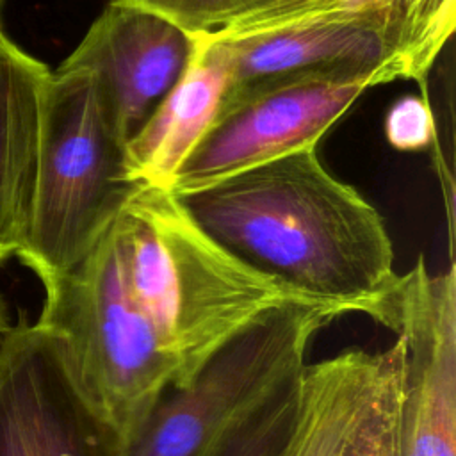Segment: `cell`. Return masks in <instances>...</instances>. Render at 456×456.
<instances>
[{
	"mask_svg": "<svg viewBox=\"0 0 456 456\" xmlns=\"http://www.w3.org/2000/svg\"><path fill=\"white\" fill-rule=\"evenodd\" d=\"M41 283L36 322L62 340L80 385L125 438L249 324L310 301L244 265L157 187H142L77 267Z\"/></svg>",
	"mask_w": 456,
	"mask_h": 456,
	"instance_id": "1",
	"label": "cell"
},
{
	"mask_svg": "<svg viewBox=\"0 0 456 456\" xmlns=\"http://www.w3.org/2000/svg\"><path fill=\"white\" fill-rule=\"evenodd\" d=\"M189 217L249 269L299 297L378 319L392 289L379 212L306 146L175 194Z\"/></svg>",
	"mask_w": 456,
	"mask_h": 456,
	"instance_id": "2",
	"label": "cell"
},
{
	"mask_svg": "<svg viewBox=\"0 0 456 456\" xmlns=\"http://www.w3.org/2000/svg\"><path fill=\"white\" fill-rule=\"evenodd\" d=\"M141 189L93 75L55 69L45 89L30 223L16 256L41 281L71 271Z\"/></svg>",
	"mask_w": 456,
	"mask_h": 456,
	"instance_id": "3",
	"label": "cell"
},
{
	"mask_svg": "<svg viewBox=\"0 0 456 456\" xmlns=\"http://www.w3.org/2000/svg\"><path fill=\"white\" fill-rule=\"evenodd\" d=\"M454 23L456 0H440L415 9L322 16L210 43L230 69L224 98L294 77H328L369 89L424 78L454 34Z\"/></svg>",
	"mask_w": 456,
	"mask_h": 456,
	"instance_id": "4",
	"label": "cell"
},
{
	"mask_svg": "<svg viewBox=\"0 0 456 456\" xmlns=\"http://www.w3.org/2000/svg\"><path fill=\"white\" fill-rule=\"evenodd\" d=\"M346 315L292 301L249 324L178 388L166 390L126 436L128 456H200L226 428L306 365L315 335Z\"/></svg>",
	"mask_w": 456,
	"mask_h": 456,
	"instance_id": "5",
	"label": "cell"
},
{
	"mask_svg": "<svg viewBox=\"0 0 456 456\" xmlns=\"http://www.w3.org/2000/svg\"><path fill=\"white\" fill-rule=\"evenodd\" d=\"M0 456H128L62 340L39 322L16 324L0 362Z\"/></svg>",
	"mask_w": 456,
	"mask_h": 456,
	"instance_id": "6",
	"label": "cell"
},
{
	"mask_svg": "<svg viewBox=\"0 0 456 456\" xmlns=\"http://www.w3.org/2000/svg\"><path fill=\"white\" fill-rule=\"evenodd\" d=\"M376 322L403 344L401 456H456V273L422 256L397 274Z\"/></svg>",
	"mask_w": 456,
	"mask_h": 456,
	"instance_id": "7",
	"label": "cell"
},
{
	"mask_svg": "<svg viewBox=\"0 0 456 456\" xmlns=\"http://www.w3.org/2000/svg\"><path fill=\"white\" fill-rule=\"evenodd\" d=\"M367 87L328 77H294L223 100L221 110L171 182L183 194L306 146H317Z\"/></svg>",
	"mask_w": 456,
	"mask_h": 456,
	"instance_id": "8",
	"label": "cell"
},
{
	"mask_svg": "<svg viewBox=\"0 0 456 456\" xmlns=\"http://www.w3.org/2000/svg\"><path fill=\"white\" fill-rule=\"evenodd\" d=\"M196 39L169 20L109 2L57 69L93 75L110 123L126 144L191 64Z\"/></svg>",
	"mask_w": 456,
	"mask_h": 456,
	"instance_id": "9",
	"label": "cell"
},
{
	"mask_svg": "<svg viewBox=\"0 0 456 456\" xmlns=\"http://www.w3.org/2000/svg\"><path fill=\"white\" fill-rule=\"evenodd\" d=\"M50 75L43 62L0 37V262L16 255L28 230Z\"/></svg>",
	"mask_w": 456,
	"mask_h": 456,
	"instance_id": "10",
	"label": "cell"
},
{
	"mask_svg": "<svg viewBox=\"0 0 456 456\" xmlns=\"http://www.w3.org/2000/svg\"><path fill=\"white\" fill-rule=\"evenodd\" d=\"M228 86L230 69L219 46L196 39L178 84L125 144L128 176L142 187L169 191L180 164L221 110Z\"/></svg>",
	"mask_w": 456,
	"mask_h": 456,
	"instance_id": "11",
	"label": "cell"
},
{
	"mask_svg": "<svg viewBox=\"0 0 456 456\" xmlns=\"http://www.w3.org/2000/svg\"><path fill=\"white\" fill-rule=\"evenodd\" d=\"M387 351L347 347L306 363L292 433L280 456H342L378 388Z\"/></svg>",
	"mask_w": 456,
	"mask_h": 456,
	"instance_id": "12",
	"label": "cell"
},
{
	"mask_svg": "<svg viewBox=\"0 0 456 456\" xmlns=\"http://www.w3.org/2000/svg\"><path fill=\"white\" fill-rule=\"evenodd\" d=\"M303 369L226 428L200 456H280L296 422Z\"/></svg>",
	"mask_w": 456,
	"mask_h": 456,
	"instance_id": "13",
	"label": "cell"
},
{
	"mask_svg": "<svg viewBox=\"0 0 456 456\" xmlns=\"http://www.w3.org/2000/svg\"><path fill=\"white\" fill-rule=\"evenodd\" d=\"M435 2L440 0H264L219 34L198 39L230 41L322 16L363 14L387 9H415Z\"/></svg>",
	"mask_w": 456,
	"mask_h": 456,
	"instance_id": "14",
	"label": "cell"
},
{
	"mask_svg": "<svg viewBox=\"0 0 456 456\" xmlns=\"http://www.w3.org/2000/svg\"><path fill=\"white\" fill-rule=\"evenodd\" d=\"M385 351V367L372 403L342 456H401V340L395 337Z\"/></svg>",
	"mask_w": 456,
	"mask_h": 456,
	"instance_id": "15",
	"label": "cell"
},
{
	"mask_svg": "<svg viewBox=\"0 0 456 456\" xmlns=\"http://www.w3.org/2000/svg\"><path fill=\"white\" fill-rule=\"evenodd\" d=\"M151 11L192 37H210L264 0H109Z\"/></svg>",
	"mask_w": 456,
	"mask_h": 456,
	"instance_id": "16",
	"label": "cell"
},
{
	"mask_svg": "<svg viewBox=\"0 0 456 456\" xmlns=\"http://www.w3.org/2000/svg\"><path fill=\"white\" fill-rule=\"evenodd\" d=\"M385 135L401 151L426 148L435 135V119L428 102L413 94L395 100L385 116Z\"/></svg>",
	"mask_w": 456,
	"mask_h": 456,
	"instance_id": "17",
	"label": "cell"
},
{
	"mask_svg": "<svg viewBox=\"0 0 456 456\" xmlns=\"http://www.w3.org/2000/svg\"><path fill=\"white\" fill-rule=\"evenodd\" d=\"M14 328H16V324L11 322L7 301L0 294V362H2L5 351H7L9 344H11V338L14 335Z\"/></svg>",
	"mask_w": 456,
	"mask_h": 456,
	"instance_id": "18",
	"label": "cell"
},
{
	"mask_svg": "<svg viewBox=\"0 0 456 456\" xmlns=\"http://www.w3.org/2000/svg\"><path fill=\"white\" fill-rule=\"evenodd\" d=\"M0 4H2V0H0ZM0 37H4V32H2V28H0Z\"/></svg>",
	"mask_w": 456,
	"mask_h": 456,
	"instance_id": "19",
	"label": "cell"
},
{
	"mask_svg": "<svg viewBox=\"0 0 456 456\" xmlns=\"http://www.w3.org/2000/svg\"><path fill=\"white\" fill-rule=\"evenodd\" d=\"M0 264H2V262H0Z\"/></svg>",
	"mask_w": 456,
	"mask_h": 456,
	"instance_id": "20",
	"label": "cell"
}]
</instances>
